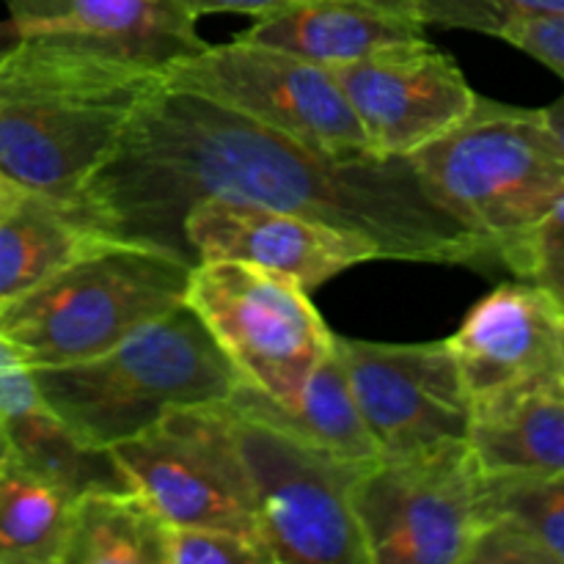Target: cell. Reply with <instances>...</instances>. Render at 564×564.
Instances as JSON below:
<instances>
[{
  "label": "cell",
  "instance_id": "8",
  "mask_svg": "<svg viewBox=\"0 0 564 564\" xmlns=\"http://www.w3.org/2000/svg\"><path fill=\"white\" fill-rule=\"evenodd\" d=\"M482 471L468 441L378 457L352 488L369 564H468Z\"/></svg>",
  "mask_w": 564,
  "mask_h": 564
},
{
  "label": "cell",
  "instance_id": "7",
  "mask_svg": "<svg viewBox=\"0 0 564 564\" xmlns=\"http://www.w3.org/2000/svg\"><path fill=\"white\" fill-rule=\"evenodd\" d=\"M229 413L257 505L259 543L270 562L369 564L352 510V488L367 466L328 455L257 419Z\"/></svg>",
  "mask_w": 564,
  "mask_h": 564
},
{
  "label": "cell",
  "instance_id": "17",
  "mask_svg": "<svg viewBox=\"0 0 564 564\" xmlns=\"http://www.w3.org/2000/svg\"><path fill=\"white\" fill-rule=\"evenodd\" d=\"M235 39L319 66H336L427 36L422 22L372 0H306L257 17V22Z\"/></svg>",
  "mask_w": 564,
  "mask_h": 564
},
{
  "label": "cell",
  "instance_id": "14",
  "mask_svg": "<svg viewBox=\"0 0 564 564\" xmlns=\"http://www.w3.org/2000/svg\"><path fill=\"white\" fill-rule=\"evenodd\" d=\"M471 400L529 380L564 378V312L529 281L496 286L446 339Z\"/></svg>",
  "mask_w": 564,
  "mask_h": 564
},
{
  "label": "cell",
  "instance_id": "20",
  "mask_svg": "<svg viewBox=\"0 0 564 564\" xmlns=\"http://www.w3.org/2000/svg\"><path fill=\"white\" fill-rule=\"evenodd\" d=\"M97 240L72 207L0 176V312Z\"/></svg>",
  "mask_w": 564,
  "mask_h": 564
},
{
  "label": "cell",
  "instance_id": "29",
  "mask_svg": "<svg viewBox=\"0 0 564 564\" xmlns=\"http://www.w3.org/2000/svg\"><path fill=\"white\" fill-rule=\"evenodd\" d=\"M543 110V119L545 124H549L551 135L556 138V143H560V149L564 152V94L556 102H551L549 108H540Z\"/></svg>",
  "mask_w": 564,
  "mask_h": 564
},
{
  "label": "cell",
  "instance_id": "15",
  "mask_svg": "<svg viewBox=\"0 0 564 564\" xmlns=\"http://www.w3.org/2000/svg\"><path fill=\"white\" fill-rule=\"evenodd\" d=\"M20 36H61L165 72L207 47L185 0H9Z\"/></svg>",
  "mask_w": 564,
  "mask_h": 564
},
{
  "label": "cell",
  "instance_id": "1",
  "mask_svg": "<svg viewBox=\"0 0 564 564\" xmlns=\"http://www.w3.org/2000/svg\"><path fill=\"white\" fill-rule=\"evenodd\" d=\"M231 198L367 237L380 259L490 268L411 158H334L202 94L160 83L127 119L72 213L99 240L158 248L193 264L182 220Z\"/></svg>",
  "mask_w": 564,
  "mask_h": 564
},
{
  "label": "cell",
  "instance_id": "19",
  "mask_svg": "<svg viewBox=\"0 0 564 564\" xmlns=\"http://www.w3.org/2000/svg\"><path fill=\"white\" fill-rule=\"evenodd\" d=\"M468 564H564V474L485 477Z\"/></svg>",
  "mask_w": 564,
  "mask_h": 564
},
{
  "label": "cell",
  "instance_id": "30",
  "mask_svg": "<svg viewBox=\"0 0 564 564\" xmlns=\"http://www.w3.org/2000/svg\"><path fill=\"white\" fill-rule=\"evenodd\" d=\"M20 31H17V25L14 22H0V64H3L6 58H9L11 55V50L17 47V44H20Z\"/></svg>",
  "mask_w": 564,
  "mask_h": 564
},
{
  "label": "cell",
  "instance_id": "16",
  "mask_svg": "<svg viewBox=\"0 0 564 564\" xmlns=\"http://www.w3.org/2000/svg\"><path fill=\"white\" fill-rule=\"evenodd\" d=\"M466 441L485 477L564 474V378L529 380L471 400Z\"/></svg>",
  "mask_w": 564,
  "mask_h": 564
},
{
  "label": "cell",
  "instance_id": "26",
  "mask_svg": "<svg viewBox=\"0 0 564 564\" xmlns=\"http://www.w3.org/2000/svg\"><path fill=\"white\" fill-rule=\"evenodd\" d=\"M516 275L540 286L564 312V193L529 235Z\"/></svg>",
  "mask_w": 564,
  "mask_h": 564
},
{
  "label": "cell",
  "instance_id": "10",
  "mask_svg": "<svg viewBox=\"0 0 564 564\" xmlns=\"http://www.w3.org/2000/svg\"><path fill=\"white\" fill-rule=\"evenodd\" d=\"M165 86L202 94L334 158H375L328 66L246 44H207L163 72Z\"/></svg>",
  "mask_w": 564,
  "mask_h": 564
},
{
  "label": "cell",
  "instance_id": "9",
  "mask_svg": "<svg viewBox=\"0 0 564 564\" xmlns=\"http://www.w3.org/2000/svg\"><path fill=\"white\" fill-rule=\"evenodd\" d=\"M110 452L165 527L224 529L259 543L253 490L224 402L174 408Z\"/></svg>",
  "mask_w": 564,
  "mask_h": 564
},
{
  "label": "cell",
  "instance_id": "2",
  "mask_svg": "<svg viewBox=\"0 0 564 564\" xmlns=\"http://www.w3.org/2000/svg\"><path fill=\"white\" fill-rule=\"evenodd\" d=\"M163 72L61 36H22L0 64V176L75 207Z\"/></svg>",
  "mask_w": 564,
  "mask_h": 564
},
{
  "label": "cell",
  "instance_id": "27",
  "mask_svg": "<svg viewBox=\"0 0 564 564\" xmlns=\"http://www.w3.org/2000/svg\"><path fill=\"white\" fill-rule=\"evenodd\" d=\"M505 42L564 77V14L521 17L501 31Z\"/></svg>",
  "mask_w": 564,
  "mask_h": 564
},
{
  "label": "cell",
  "instance_id": "5",
  "mask_svg": "<svg viewBox=\"0 0 564 564\" xmlns=\"http://www.w3.org/2000/svg\"><path fill=\"white\" fill-rule=\"evenodd\" d=\"M191 268L158 248L97 240L0 312V334L33 369L88 361L180 306Z\"/></svg>",
  "mask_w": 564,
  "mask_h": 564
},
{
  "label": "cell",
  "instance_id": "6",
  "mask_svg": "<svg viewBox=\"0 0 564 564\" xmlns=\"http://www.w3.org/2000/svg\"><path fill=\"white\" fill-rule=\"evenodd\" d=\"M185 303L246 383L275 402H292L323 358L334 330L290 275L257 264L209 259L196 262Z\"/></svg>",
  "mask_w": 564,
  "mask_h": 564
},
{
  "label": "cell",
  "instance_id": "22",
  "mask_svg": "<svg viewBox=\"0 0 564 564\" xmlns=\"http://www.w3.org/2000/svg\"><path fill=\"white\" fill-rule=\"evenodd\" d=\"M3 427L17 460L64 490L72 501L91 490H132L113 452L77 438L47 402L6 419Z\"/></svg>",
  "mask_w": 564,
  "mask_h": 564
},
{
  "label": "cell",
  "instance_id": "13",
  "mask_svg": "<svg viewBox=\"0 0 564 564\" xmlns=\"http://www.w3.org/2000/svg\"><path fill=\"white\" fill-rule=\"evenodd\" d=\"M182 235L193 264L209 259L257 264L290 275L308 292L347 268L380 259L378 248L356 231L231 198L193 204L182 220Z\"/></svg>",
  "mask_w": 564,
  "mask_h": 564
},
{
  "label": "cell",
  "instance_id": "21",
  "mask_svg": "<svg viewBox=\"0 0 564 564\" xmlns=\"http://www.w3.org/2000/svg\"><path fill=\"white\" fill-rule=\"evenodd\" d=\"M163 529L135 490H91L72 501L61 564H163Z\"/></svg>",
  "mask_w": 564,
  "mask_h": 564
},
{
  "label": "cell",
  "instance_id": "23",
  "mask_svg": "<svg viewBox=\"0 0 564 564\" xmlns=\"http://www.w3.org/2000/svg\"><path fill=\"white\" fill-rule=\"evenodd\" d=\"M72 499L17 457L0 466V564H61Z\"/></svg>",
  "mask_w": 564,
  "mask_h": 564
},
{
  "label": "cell",
  "instance_id": "25",
  "mask_svg": "<svg viewBox=\"0 0 564 564\" xmlns=\"http://www.w3.org/2000/svg\"><path fill=\"white\" fill-rule=\"evenodd\" d=\"M163 564H273L246 534L204 527H165Z\"/></svg>",
  "mask_w": 564,
  "mask_h": 564
},
{
  "label": "cell",
  "instance_id": "3",
  "mask_svg": "<svg viewBox=\"0 0 564 564\" xmlns=\"http://www.w3.org/2000/svg\"><path fill=\"white\" fill-rule=\"evenodd\" d=\"M50 411L86 444L113 449L185 405H218L240 375L185 301L108 352L33 369Z\"/></svg>",
  "mask_w": 564,
  "mask_h": 564
},
{
  "label": "cell",
  "instance_id": "18",
  "mask_svg": "<svg viewBox=\"0 0 564 564\" xmlns=\"http://www.w3.org/2000/svg\"><path fill=\"white\" fill-rule=\"evenodd\" d=\"M226 408L246 419H257L270 427L284 430V433L347 463L369 466L380 457L378 446L358 413L356 400H352L336 347L323 358V364L314 369L312 378L292 402H275L257 386L240 380L226 400Z\"/></svg>",
  "mask_w": 564,
  "mask_h": 564
},
{
  "label": "cell",
  "instance_id": "11",
  "mask_svg": "<svg viewBox=\"0 0 564 564\" xmlns=\"http://www.w3.org/2000/svg\"><path fill=\"white\" fill-rule=\"evenodd\" d=\"M334 347L380 457L466 441L471 397L446 341L386 345L334 336Z\"/></svg>",
  "mask_w": 564,
  "mask_h": 564
},
{
  "label": "cell",
  "instance_id": "12",
  "mask_svg": "<svg viewBox=\"0 0 564 564\" xmlns=\"http://www.w3.org/2000/svg\"><path fill=\"white\" fill-rule=\"evenodd\" d=\"M375 158H411L460 124L479 94L430 39L328 66Z\"/></svg>",
  "mask_w": 564,
  "mask_h": 564
},
{
  "label": "cell",
  "instance_id": "24",
  "mask_svg": "<svg viewBox=\"0 0 564 564\" xmlns=\"http://www.w3.org/2000/svg\"><path fill=\"white\" fill-rule=\"evenodd\" d=\"M383 9L441 28H463L485 36H501L521 17L564 14V0H372Z\"/></svg>",
  "mask_w": 564,
  "mask_h": 564
},
{
  "label": "cell",
  "instance_id": "31",
  "mask_svg": "<svg viewBox=\"0 0 564 564\" xmlns=\"http://www.w3.org/2000/svg\"><path fill=\"white\" fill-rule=\"evenodd\" d=\"M11 457H14V452H11V444H9V435H6V427H3V419H0V466L3 463H9Z\"/></svg>",
  "mask_w": 564,
  "mask_h": 564
},
{
  "label": "cell",
  "instance_id": "28",
  "mask_svg": "<svg viewBox=\"0 0 564 564\" xmlns=\"http://www.w3.org/2000/svg\"><path fill=\"white\" fill-rule=\"evenodd\" d=\"M187 9L196 17L202 14H248L264 17L270 11L286 9V6L306 3V0H185Z\"/></svg>",
  "mask_w": 564,
  "mask_h": 564
},
{
  "label": "cell",
  "instance_id": "4",
  "mask_svg": "<svg viewBox=\"0 0 564 564\" xmlns=\"http://www.w3.org/2000/svg\"><path fill=\"white\" fill-rule=\"evenodd\" d=\"M430 196L516 273L529 235L564 193V152L540 108L477 97L471 113L411 154Z\"/></svg>",
  "mask_w": 564,
  "mask_h": 564
}]
</instances>
